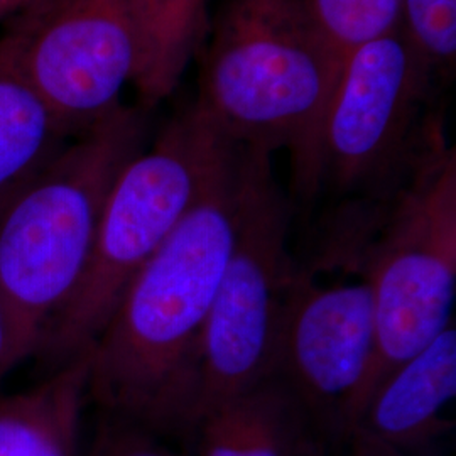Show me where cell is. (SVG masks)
Wrapping results in <instances>:
<instances>
[{
	"instance_id": "cell-20",
	"label": "cell",
	"mask_w": 456,
	"mask_h": 456,
	"mask_svg": "<svg viewBox=\"0 0 456 456\" xmlns=\"http://www.w3.org/2000/svg\"><path fill=\"white\" fill-rule=\"evenodd\" d=\"M66 2L69 0H24L14 19L22 24H34L65 5Z\"/></svg>"
},
{
	"instance_id": "cell-4",
	"label": "cell",
	"mask_w": 456,
	"mask_h": 456,
	"mask_svg": "<svg viewBox=\"0 0 456 456\" xmlns=\"http://www.w3.org/2000/svg\"><path fill=\"white\" fill-rule=\"evenodd\" d=\"M333 265L357 269L374 299L375 359L360 416L392 370L455 323L456 152L448 141L355 232Z\"/></svg>"
},
{
	"instance_id": "cell-10",
	"label": "cell",
	"mask_w": 456,
	"mask_h": 456,
	"mask_svg": "<svg viewBox=\"0 0 456 456\" xmlns=\"http://www.w3.org/2000/svg\"><path fill=\"white\" fill-rule=\"evenodd\" d=\"M455 395L456 328L452 323L380 382L355 428L412 455H435V444L453 428L444 411Z\"/></svg>"
},
{
	"instance_id": "cell-14",
	"label": "cell",
	"mask_w": 456,
	"mask_h": 456,
	"mask_svg": "<svg viewBox=\"0 0 456 456\" xmlns=\"http://www.w3.org/2000/svg\"><path fill=\"white\" fill-rule=\"evenodd\" d=\"M141 46L134 80L141 109L169 97L208 34L207 0H131Z\"/></svg>"
},
{
	"instance_id": "cell-18",
	"label": "cell",
	"mask_w": 456,
	"mask_h": 456,
	"mask_svg": "<svg viewBox=\"0 0 456 456\" xmlns=\"http://www.w3.org/2000/svg\"><path fill=\"white\" fill-rule=\"evenodd\" d=\"M31 343L17 325L12 311L9 310L4 296L0 294V382L17 363L33 354Z\"/></svg>"
},
{
	"instance_id": "cell-8",
	"label": "cell",
	"mask_w": 456,
	"mask_h": 456,
	"mask_svg": "<svg viewBox=\"0 0 456 456\" xmlns=\"http://www.w3.org/2000/svg\"><path fill=\"white\" fill-rule=\"evenodd\" d=\"M325 282L297 264L277 335L274 375L330 448L355 428L375 359V310L367 279Z\"/></svg>"
},
{
	"instance_id": "cell-1",
	"label": "cell",
	"mask_w": 456,
	"mask_h": 456,
	"mask_svg": "<svg viewBox=\"0 0 456 456\" xmlns=\"http://www.w3.org/2000/svg\"><path fill=\"white\" fill-rule=\"evenodd\" d=\"M252 149L228 142L203 190L135 274L90 348L88 397L105 414L186 438L201 342L227 265Z\"/></svg>"
},
{
	"instance_id": "cell-7",
	"label": "cell",
	"mask_w": 456,
	"mask_h": 456,
	"mask_svg": "<svg viewBox=\"0 0 456 456\" xmlns=\"http://www.w3.org/2000/svg\"><path fill=\"white\" fill-rule=\"evenodd\" d=\"M250 149L235 240L201 342L193 424L216 403L274 375L279 326L297 271L291 205L273 154Z\"/></svg>"
},
{
	"instance_id": "cell-19",
	"label": "cell",
	"mask_w": 456,
	"mask_h": 456,
	"mask_svg": "<svg viewBox=\"0 0 456 456\" xmlns=\"http://www.w3.org/2000/svg\"><path fill=\"white\" fill-rule=\"evenodd\" d=\"M340 446H342V456H419L399 450L389 443L379 440L357 428L348 433V436L343 440Z\"/></svg>"
},
{
	"instance_id": "cell-12",
	"label": "cell",
	"mask_w": 456,
	"mask_h": 456,
	"mask_svg": "<svg viewBox=\"0 0 456 456\" xmlns=\"http://www.w3.org/2000/svg\"><path fill=\"white\" fill-rule=\"evenodd\" d=\"M24 33L11 24L0 37V213L73 139L29 80Z\"/></svg>"
},
{
	"instance_id": "cell-3",
	"label": "cell",
	"mask_w": 456,
	"mask_h": 456,
	"mask_svg": "<svg viewBox=\"0 0 456 456\" xmlns=\"http://www.w3.org/2000/svg\"><path fill=\"white\" fill-rule=\"evenodd\" d=\"M146 132V110L120 107L73 137L0 213V294L34 350L82 282L109 193Z\"/></svg>"
},
{
	"instance_id": "cell-11",
	"label": "cell",
	"mask_w": 456,
	"mask_h": 456,
	"mask_svg": "<svg viewBox=\"0 0 456 456\" xmlns=\"http://www.w3.org/2000/svg\"><path fill=\"white\" fill-rule=\"evenodd\" d=\"M188 438L195 456H313L326 446L276 375L207 409Z\"/></svg>"
},
{
	"instance_id": "cell-17",
	"label": "cell",
	"mask_w": 456,
	"mask_h": 456,
	"mask_svg": "<svg viewBox=\"0 0 456 456\" xmlns=\"http://www.w3.org/2000/svg\"><path fill=\"white\" fill-rule=\"evenodd\" d=\"M144 426L105 416L88 456H181Z\"/></svg>"
},
{
	"instance_id": "cell-13",
	"label": "cell",
	"mask_w": 456,
	"mask_h": 456,
	"mask_svg": "<svg viewBox=\"0 0 456 456\" xmlns=\"http://www.w3.org/2000/svg\"><path fill=\"white\" fill-rule=\"evenodd\" d=\"M90 350L29 391L0 397V456H80Z\"/></svg>"
},
{
	"instance_id": "cell-5",
	"label": "cell",
	"mask_w": 456,
	"mask_h": 456,
	"mask_svg": "<svg viewBox=\"0 0 456 456\" xmlns=\"http://www.w3.org/2000/svg\"><path fill=\"white\" fill-rule=\"evenodd\" d=\"M228 142L193 103L124 166L82 282L45 331L41 345L53 359L66 363L95 345L132 279L195 203Z\"/></svg>"
},
{
	"instance_id": "cell-2",
	"label": "cell",
	"mask_w": 456,
	"mask_h": 456,
	"mask_svg": "<svg viewBox=\"0 0 456 456\" xmlns=\"http://www.w3.org/2000/svg\"><path fill=\"white\" fill-rule=\"evenodd\" d=\"M343 63L303 0H227L203 51L195 107L232 142L286 151L294 190L310 200Z\"/></svg>"
},
{
	"instance_id": "cell-16",
	"label": "cell",
	"mask_w": 456,
	"mask_h": 456,
	"mask_svg": "<svg viewBox=\"0 0 456 456\" xmlns=\"http://www.w3.org/2000/svg\"><path fill=\"white\" fill-rule=\"evenodd\" d=\"M401 29L436 80L455 68L456 0H401Z\"/></svg>"
},
{
	"instance_id": "cell-9",
	"label": "cell",
	"mask_w": 456,
	"mask_h": 456,
	"mask_svg": "<svg viewBox=\"0 0 456 456\" xmlns=\"http://www.w3.org/2000/svg\"><path fill=\"white\" fill-rule=\"evenodd\" d=\"M12 24L24 33L29 80L73 137L124 107L141 61L131 0H69L34 24Z\"/></svg>"
},
{
	"instance_id": "cell-6",
	"label": "cell",
	"mask_w": 456,
	"mask_h": 456,
	"mask_svg": "<svg viewBox=\"0 0 456 456\" xmlns=\"http://www.w3.org/2000/svg\"><path fill=\"white\" fill-rule=\"evenodd\" d=\"M435 85L401 26L354 49L326 112L320 190L340 203H387L446 141Z\"/></svg>"
},
{
	"instance_id": "cell-15",
	"label": "cell",
	"mask_w": 456,
	"mask_h": 456,
	"mask_svg": "<svg viewBox=\"0 0 456 456\" xmlns=\"http://www.w3.org/2000/svg\"><path fill=\"white\" fill-rule=\"evenodd\" d=\"M313 22L342 58L399 26L401 0H303Z\"/></svg>"
},
{
	"instance_id": "cell-21",
	"label": "cell",
	"mask_w": 456,
	"mask_h": 456,
	"mask_svg": "<svg viewBox=\"0 0 456 456\" xmlns=\"http://www.w3.org/2000/svg\"><path fill=\"white\" fill-rule=\"evenodd\" d=\"M24 0H0V20L14 17L20 11Z\"/></svg>"
},
{
	"instance_id": "cell-22",
	"label": "cell",
	"mask_w": 456,
	"mask_h": 456,
	"mask_svg": "<svg viewBox=\"0 0 456 456\" xmlns=\"http://www.w3.org/2000/svg\"><path fill=\"white\" fill-rule=\"evenodd\" d=\"M314 456H330V453L325 452V450H320V452H318V453H316Z\"/></svg>"
}]
</instances>
